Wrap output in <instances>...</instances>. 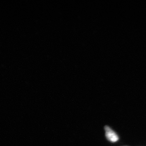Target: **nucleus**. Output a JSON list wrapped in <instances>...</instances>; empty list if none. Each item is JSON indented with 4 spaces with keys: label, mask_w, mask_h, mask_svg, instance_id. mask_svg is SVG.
I'll use <instances>...</instances> for the list:
<instances>
[{
    "label": "nucleus",
    "mask_w": 146,
    "mask_h": 146,
    "mask_svg": "<svg viewBox=\"0 0 146 146\" xmlns=\"http://www.w3.org/2000/svg\"><path fill=\"white\" fill-rule=\"evenodd\" d=\"M105 130L106 131V136L108 141L112 143H115L118 141L119 137L118 135L109 127L108 126H105Z\"/></svg>",
    "instance_id": "1"
}]
</instances>
